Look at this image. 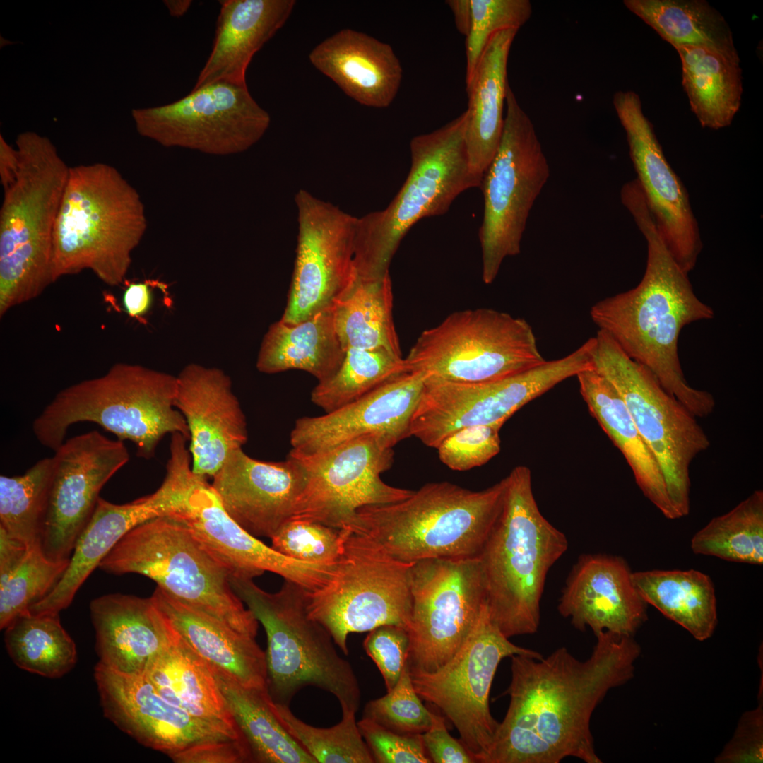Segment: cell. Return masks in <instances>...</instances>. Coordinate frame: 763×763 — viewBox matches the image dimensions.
<instances>
[{"label": "cell", "mask_w": 763, "mask_h": 763, "mask_svg": "<svg viewBox=\"0 0 763 763\" xmlns=\"http://www.w3.org/2000/svg\"><path fill=\"white\" fill-rule=\"evenodd\" d=\"M584 661L560 647L545 658L512 656L510 697L485 763H558L566 757L601 763L591 718L609 690L630 680L641 648L609 632Z\"/></svg>", "instance_id": "cell-1"}, {"label": "cell", "mask_w": 763, "mask_h": 763, "mask_svg": "<svg viewBox=\"0 0 763 763\" xmlns=\"http://www.w3.org/2000/svg\"><path fill=\"white\" fill-rule=\"evenodd\" d=\"M620 198L646 239L645 272L636 287L594 304L591 318L598 330L646 367L696 418L708 416L715 408V399L687 382L678 346L682 329L714 318V309L696 295L688 273L668 249L640 188L629 187Z\"/></svg>", "instance_id": "cell-2"}, {"label": "cell", "mask_w": 763, "mask_h": 763, "mask_svg": "<svg viewBox=\"0 0 763 763\" xmlns=\"http://www.w3.org/2000/svg\"><path fill=\"white\" fill-rule=\"evenodd\" d=\"M505 478L501 514L478 558L490 617L509 639L537 632L547 574L569 543L541 514L530 469L518 466Z\"/></svg>", "instance_id": "cell-3"}, {"label": "cell", "mask_w": 763, "mask_h": 763, "mask_svg": "<svg viewBox=\"0 0 763 763\" xmlns=\"http://www.w3.org/2000/svg\"><path fill=\"white\" fill-rule=\"evenodd\" d=\"M147 229L137 190L113 166L69 168L52 242V276L92 271L108 285L123 282Z\"/></svg>", "instance_id": "cell-4"}, {"label": "cell", "mask_w": 763, "mask_h": 763, "mask_svg": "<svg viewBox=\"0 0 763 763\" xmlns=\"http://www.w3.org/2000/svg\"><path fill=\"white\" fill-rule=\"evenodd\" d=\"M177 388L176 376L117 363L101 377L61 390L35 419L32 431L40 444L54 451L71 425L93 422L134 443L138 457L150 459L167 434L189 441L187 422L175 408Z\"/></svg>", "instance_id": "cell-5"}, {"label": "cell", "mask_w": 763, "mask_h": 763, "mask_svg": "<svg viewBox=\"0 0 763 763\" xmlns=\"http://www.w3.org/2000/svg\"><path fill=\"white\" fill-rule=\"evenodd\" d=\"M506 478L479 491L429 483L396 502L359 509L346 528L406 562L478 557L502 509Z\"/></svg>", "instance_id": "cell-6"}, {"label": "cell", "mask_w": 763, "mask_h": 763, "mask_svg": "<svg viewBox=\"0 0 763 763\" xmlns=\"http://www.w3.org/2000/svg\"><path fill=\"white\" fill-rule=\"evenodd\" d=\"M19 167L0 210V316L54 283V225L69 168L49 138L18 135Z\"/></svg>", "instance_id": "cell-7"}, {"label": "cell", "mask_w": 763, "mask_h": 763, "mask_svg": "<svg viewBox=\"0 0 763 763\" xmlns=\"http://www.w3.org/2000/svg\"><path fill=\"white\" fill-rule=\"evenodd\" d=\"M465 111L444 126L412 138L410 168L384 210L356 217L353 265L357 278H382L401 242L422 218L444 214L464 191L480 186L470 172Z\"/></svg>", "instance_id": "cell-8"}, {"label": "cell", "mask_w": 763, "mask_h": 763, "mask_svg": "<svg viewBox=\"0 0 763 763\" xmlns=\"http://www.w3.org/2000/svg\"><path fill=\"white\" fill-rule=\"evenodd\" d=\"M230 579L266 632L267 690L272 701L289 706L301 690L314 687L333 694L341 709L357 711L361 694L356 675L337 652L329 631L308 615L306 589L284 580L278 591L268 593L252 579Z\"/></svg>", "instance_id": "cell-9"}, {"label": "cell", "mask_w": 763, "mask_h": 763, "mask_svg": "<svg viewBox=\"0 0 763 763\" xmlns=\"http://www.w3.org/2000/svg\"><path fill=\"white\" fill-rule=\"evenodd\" d=\"M98 567L114 574H138L181 603L255 637L258 621L234 591L229 572L189 528L170 516L131 529Z\"/></svg>", "instance_id": "cell-10"}, {"label": "cell", "mask_w": 763, "mask_h": 763, "mask_svg": "<svg viewBox=\"0 0 763 763\" xmlns=\"http://www.w3.org/2000/svg\"><path fill=\"white\" fill-rule=\"evenodd\" d=\"M404 360L408 372L424 381L467 383L502 379L546 361L528 321L487 308L448 315L420 333Z\"/></svg>", "instance_id": "cell-11"}, {"label": "cell", "mask_w": 763, "mask_h": 763, "mask_svg": "<svg viewBox=\"0 0 763 763\" xmlns=\"http://www.w3.org/2000/svg\"><path fill=\"white\" fill-rule=\"evenodd\" d=\"M347 529L342 552L326 581L305 592L308 615L322 625L345 655L350 633L384 625L408 629L410 570L367 537Z\"/></svg>", "instance_id": "cell-12"}, {"label": "cell", "mask_w": 763, "mask_h": 763, "mask_svg": "<svg viewBox=\"0 0 763 763\" xmlns=\"http://www.w3.org/2000/svg\"><path fill=\"white\" fill-rule=\"evenodd\" d=\"M594 368L615 387L663 473L680 518L690 512V468L710 446L697 418L670 395L644 366L630 358L607 333L598 330L592 351Z\"/></svg>", "instance_id": "cell-13"}, {"label": "cell", "mask_w": 763, "mask_h": 763, "mask_svg": "<svg viewBox=\"0 0 763 763\" xmlns=\"http://www.w3.org/2000/svg\"><path fill=\"white\" fill-rule=\"evenodd\" d=\"M501 141L480 186L484 198L479 230L482 278L497 277L503 261L521 252L527 220L550 177L534 125L509 86Z\"/></svg>", "instance_id": "cell-14"}, {"label": "cell", "mask_w": 763, "mask_h": 763, "mask_svg": "<svg viewBox=\"0 0 763 763\" xmlns=\"http://www.w3.org/2000/svg\"><path fill=\"white\" fill-rule=\"evenodd\" d=\"M514 655L543 657L511 643L491 620L486 603L466 641L448 662L432 673L410 672L419 697L450 720L475 762H486L499 724L489 706L495 673L502 659Z\"/></svg>", "instance_id": "cell-15"}, {"label": "cell", "mask_w": 763, "mask_h": 763, "mask_svg": "<svg viewBox=\"0 0 763 763\" xmlns=\"http://www.w3.org/2000/svg\"><path fill=\"white\" fill-rule=\"evenodd\" d=\"M410 673H432L466 641L486 603L478 557L426 559L410 570Z\"/></svg>", "instance_id": "cell-16"}, {"label": "cell", "mask_w": 763, "mask_h": 763, "mask_svg": "<svg viewBox=\"0 0 763 763\" xmlns=\"http://www.w3.org/2000/svg\"><path fill=\"white\" fill-rule=\"evenodd\" d=\"M138 133L166 148L213 155L249 149L269 127V114L247 85L216 82L193 88L185 97L162 106L134 109Z\"/></svg>", "instance_id": "cell-17"}, {"label": "cell", "mask_w": 763, "mask_h": 763, "mask_svg": "<svg viewBox=\"0 0 763 763\" xmlns=\"http://www.w3.org/2000/svg\"><path fill=\"white\" fill-rule=\"evenodd\" d=\"M105 717L140 744L177 763H215L239 738L165 700L145 674L95 667Z\"/></svg>", "instance_id": "cell-18"}, {"label": "cell", "mask_w": 763, "mask_h": 763, "mask_svg": "<svg viewBox=\"0 0 763 763\" xmlns=\"http://www.w3.org/2000/svg\"><path fill=\"white\" fill-rule=\"evenodd\" d=\"M289 454L302 462L307 473L290 520L345 528L359 509L398 502L413 492L382 480L381 474L391 468L394 453L375 436L359 437L314 455Z\"/></svg>", "instance_id": "cell-19"}, {"label": "cell", "mask_w": 763, "mask_h": 763, "mask_svg": "<svg viewBox=\"0 0 763 763\" xmlns=\"http://www.w3.org/2000/svg\"><path fill=\"white\" fill-rule=\"evenodd\" d=\"M569 377L567 365L557 359L494 381H424L410 436L437 449L446 437L465 427L488 425L500 430L524 406Z\"/></svg>", "instance_id": "cell-20"}, {"label": "cell", "mask_w": 763, "mask_h": 763, "mask_svg": "<svg viewBox=\"0 0 763 763\" xmlns=\"http://www.w3.org/2000/svg\"><path fill=\"white\" fill-rule=\"evenodd\" d=\"M298 234L292 277L280 320L304 321L333 306L356 276V217L306 190L295 195Z\"/></svg>", "instance_id": "cell-21"}, {"label": "cell", "mask_w": 763, "mask_h": 763, "mask_svg": "<svg viewBox=\"0 0 763 763\" xmlns=\"http://www.w3.org/2000/svg\"><path fill=\"white\" fill-rule=\"evenodd\" d=\"M46 516L40 536L45 555L70 560L105 483L129 460L123 441L94 430L65 440L54 451Z\"/></svg>", "instance_id": "cell-22"}, {"label": "cell", "mask_w": 763, "mask_h": 763, "mask_svg": "<svg viewBox=\"0 0 763 763\" xmlns=\"http://www.w3.org/2000/svg\"><path fill=\"white\" fill-rule=\"evenodd\" d=\"M613 104L648 208L673 258L689 273L703 245L687 190L668 162L639 95L617 91Z\"/></svg>", "instance_id": "cell-23"}, {"label": "cell", "mask_w": 763, "mask_h": 763, "mask_svg": "<svg viewBox=\"0 0 763 763\" xmlns=\"http://www.w3.org/2000/svg\"><path fill=\"white\" fill-rule=\"evenodd\" d=\"M170 516L183 523L230 577L253 580L270 572L313 591L333 567L300 562L266 545L229 516L212 485L196 474L181 509Z\"/></svg>", "instance_id": "cell-24"}, {"label": "cell", "mask_w": 763, "mask_h": 763, "mask_svg": "<svg viewBox=\"0 0 763 763\" xmlns=\"http://www.w3.org/2000/svg\"><path fill=\"white\" fill-rule=\"evenodd\" d=\"M423 388L420 374L406 372L334 411L298 418L290 432V451L314 455L365 435L380 438L393 448L410 437L412 417Z\"/></svg>", "instance_id": "cell-25"}, {"label": "cell", "mask_w": 763, "mask_h": 763, "mask_svg": "<svg viewBox=\"0 0 763 763\" xmlns=\"http://www.w3.org/2000/svg\"><path fill=\"white\" fill-rule=\"evenodd\" d=\"M211 484L229 516L251 535L271 538L293 515L307 482L302 462L288 454L265 461L232 452Z\"/></svg>", "instance_id": "cell-26"}, {"label": "cell", "mask_w": 763, "mask_h": 763, "mask_svg": "<svg viewBox=\"0 0 763 763\" xmlns=\"http://www.w3.org/2000/svg\"><path fill=\"white\" fill-rule=\"evenodd\" d=\"M177 379L175 408L189 429L192 471L213 477L247 442L246 417L230 377L221 369L190 363Z\"/></svg>", "instance_id": "cell-27"}, {"label": "cell", "mask_w": 763, "mask_h": 763, "mask_svg": "<svg viewBox=\"0 0 763 763\" xmlns=\"http://www.w3.org/2000/svg\"><path fill=\"white\" fill-rule=\"evenodd\" d=\"M621 557H579L567 576L557 610L578 630L633 637L646 620V603L636 590Z\"/></svg>", "instance_id": "cell-28"}, {"label": "cell", "mask_w": 763, "mask_h": 763, "mask_svg": "<svg viewBox=\"0 0 763 763\" xmlns=\"http://www.w3.org/2000/svg\"><path fill=\"white\" fill-rule=\"evenodd\" d=\"M179 500L180 490L169 479H165L153 494L129 503L117 504L100 497L91 519L75 545L62 577L28 611L59 613L66 608L92 572L124 536L148 520L170 516L177 509Z\"/></svg>", "instance_id": "cell-29"}, {"label": "cell", "mask_w": 763, "mask_h": 763, "mask_svg": "<svg viewBox=\"0 0 763 763\" xmlns=\"http://www.w3.org/2000/svg\"><path fill=\"white\" fill-rule=\"evenodd\" d=\"M90 610L99 662L117 672L144 674L177 637L151 596L107 594Z\"/></svg>", "instance_id": "cell-30"}, {"label": "cell", "mask_w": 763, "mask_h": 763, "mask_svg": "<svg viewBox=\"0 0 763 763\" xmlns=\"http://www.w3.org/2000/svg\"><path fill=\"white\" fill-rule=\"evenodd\" d=\"M312 64L360 105L389 107L403 78V69L391 45L362 32L341 30L309 53Z\"/></svg>", "instance_id": "cell-31"}, {"label": "cell", "mask_w": 763, "mask_h": 763, "mask_svg": "<svg viewBox=\"0 0 763 763\" xmlns=\"http://www.w3.org/2000/svg\"><path fill=\"white\" fill-rule=\"evenodd\" d=\"M211 52L194 88L225 82L247 85L246 72L254 55L285 23L294 0L220 1Z\"/></svg>", "instance_id": "cell-32"}, {"label": "cell", "mask_w": 763, "mask_h": 763, "mask_svg": "<svg viewBox=\"0 0 763 763\" xmlns=\"http://www.w3.org/2000/svg\"><path fill=\"white\" fill-rule=\"evenodd\" d=\"M151 598L180 639L211 668L244 687L267 690L266 653L255 637L233 630L158 586Z\"/></svg>", "instance_id": "cell-33"}, {"label": "cell", "mask_w": 763, "mask_h": 763, "mask_svg": "<svg viewBox=\"0 0 763 763\" xmlns=\"http://www.w3.org/2000/svg\"><path fill=\"white\" fill-rule=\"evenodd\" d=\"M507 29L488 41L474 73L466 83L468 97L465 142L471 173L482 182L499 147L504 123L507 63L518 32Z\"/></svg>", "instance_id": "cell-34"}, {"label": "cell", "mask_w": 763, "mask_h": 763, "mask_svg": "<svg viewBox=\"0 0 763 763\" xmlns=\"http://www.w3.org/2000/svg\"><path fill=\"white\" fill-rule=\"evenodd\" d=\"M576 377L591 415L626 459L644 496L667 519L680 518L668 496L659 465L619 393L594 367Z\"/></svg>", "instance_id": "cell-35"}, {"label": "cell", "mask_w": 763, "mask_h": 763, "mask_svg": "<svg viewBox=\"0 0 763 763\" xmlns=\"http://www.w3.org/2000/svg\"><path fill=\"white\" fill-rule=\"evenodd\" d=\"M345 352L336 331L332 306L297 324L280 319L273 323L263 338L256 367L266 374L300 369L319 382L336 372Z\"/></svg>", "instance_id": "cell-36"}, {"label": "cell", "mask_w": 763, "mask_h": 763, "mask_svg": "<svg viewBox=\"0 0 763 763\" xmlns=\"http://www.w3.org/2000/svg\"><path fill=\"white\" fill-rule=\"evenodd\" d=\"M176 635L145 675L170 704L244 739L211 667Z\"/></svg>", "instance_id": "cell-37"}, {"label": "cell", "mask_w": 763, "mask_h": 763, "mask_svg": "<svg viewBox=\"0 0 763 763\" xmlns=\"http://www.w3.org/2000/svg\"><path fill=\"white\" fill-rule=\"evenodd\" d=\"M675 49L681 61L683 88L701 126L717 130L731 125L743 91L738 51L703 47Z\"/></svg>", "instance_id": "cell-38"}, {"label": "cell", "mask_w": 763, "mask_h": 763, "mask_svg": "<svg viewBox=\"0 0 763 763\" xmlns=\"http://www.w3.org/2000/svg\"><path fill=\"white\" fill-rule=\"evenodd\" d=\"M633 584L646 604L682 627L697 640L711 637L717 625L714 584L695 569L649 570L632 573Z\"/></svg>", "instance_id": "cell-39"}, {"label": "cell", "mask_w": 763, "mask_h": 763, "mask_svg": "<svg viewBox=\"0 0 763 763\" xmlns=\"http://www.w3.org/2000/svg\"><path fill=\"white\" fill-rule=\"evenodd\" d=\"M254 763H317L283 726L267 690L244 687L211 668Z\"/></svg>", "instance_id": "cell-40"}, {"label": "cell", "mask_w": 763, "mask_h": 763, "mask_svg": "<svg viewBox=\"0 0 763 763\" xmlns=\"http://www.w3.org/2000/svg\"><path fill=\"white\" fill-rule=\"evenodd\" d=\"M392 308L389 273L376 280L356 277L333 304L335 328L343 348L382 350L402 356Z\"/></svg>", "instance_id": "cell-41"}, {"label": "cell", "mask_w": 763, "mask_h": 763, "mask_svg": "<svg viewBox=\"0 0 763 763\" xmlns=\"http://www.w3.org/2000/svg\"><path fill=\"white\" fill-rule=\"evenodd\" d=\"M69 560L54 561L0 529V627L5 629L59 582Z\"/></svg>", "instance_id": "cell-42"}, {"label": "cell", "mask_w": 763, "mask_h": 763, "mask_svg": "<svg viewBox=\"0 0 763 763\" xmlns=\"http://www.w3.org/2000/svg\"><path fill=\"white\" fill-rule=\"evenodd\" d=\"M623 4L675 49L736 50L727 21L704 0H625Z\"/></svg>", "instance_id": "cell-43"}, {"label": "cell", "mask_w": 763, "mask_h": 763, "mask_svg": "<svg viewBox=\"0 0 763 763\" xmlns=\"http://www.w3.org/2000/svg\"><path fill=\"white\" fill-rule=\"evenodd\" d=\"M4 641L16 666L41 676L60 678L76 663V644L59 613L27 612L18 616L5 628Z\"/></svg>", "instance_id": "cell-44"}, {"label": "cell", "mask_w": 763, "mask_h": 763, "mask_svg": "<svg viewBox=\"0 0 763 763\" xmlns=\"http://www.w3.org/2000/svg\"><path fill=\"white\" fill-rule=\"evenodd\" d=\"M692 551L723 560L763 564V492L757 490L692 538Z\"/></svg>", "instance_id": "cell-45"}, {"label": "cell", "mask_w": 763, "mask_h": 763, "mask_svg": "<svg viewBox=\"0 0 763 763\" xmlns=\"http://www.w3.org/2000/svg\"><path fill=\"white\" fill-rule=\"evenodd\" d=\"M53 468L46 457L23 474L0 476V529L28 546L40 545Z\"/></svg>", "instance_id": "cell-46"}, {"label": "cell", "mask_w": 763, "mask_h": 763, "mask_svg": "<svg viewBox=\"0 0 763 763\" xmlns=\"http://www.w3.org/2000/svg\"><path fill=\"white\" fill-rule=\"evenodd\" d=\"M406 372L402 356L382 350L348 348L336 372L313 389L311 401L328 413Z\"/></svg>", "instance_id": "cell-47"}, {"label": "cell", "mask_w": 763, "mask_h": 763, "mask_svg": "<svg viewBox=\"0 0 763 763\" xmlns=\"http://www.w3.org/2000/svg\"><path fill=\"white\" fill-rule=\"evenodd\" d=\"M270 705L288 733L317 763L374 762L359 730L357 711L341 709L339 723L330 728H318L298 718L289 706L276 703L271 698Z\"/></svg>", "instance_id": "cell-48"}, {"label": "cell", "mask_w": 763, "mask_h": 763, "mask_svg": "<svg viewBox=\"0 0 763 763\" xmlns=\"http://www.w3.org/2000/svg\"><path fill=\"white\" fill-rule=\"evenodd\" d=\"M346 534V528L309 521L290 520L272 536L271 548L300 562L331 566L342 552Z\"/></svg>", "instance_id": "cell-49"}, {"label": "cell", "mask_w": 763, "mask_h": 763, "mask_svg": "<svg viewBox=\"0 0 763 763\" xmlns=\"http://www.w3.org/2000/svg\"><path fill=\"white\" fill-rule=\"evenodd\" d=\"M362 717L403 735L422 734L430 728L432 711L424 706L416 692L408 663L391 690L365 704Z\"/></svg>", "instance_id": "cell-50"}, {"label": "cell", "mask_w": 763, "mask_h": 763, "mask_svg": "<svg viewBox=\"0 0 763 763\" xmlns=\"http://www.w3.org/2000/svg\"><path fill=\"white\" fill-rule=\"evenodd\" d=\"M471 23L466 37V84L491 37L503 30H519L533 13L529 0H471Z\"/></svg>", "instance_id": "cell-51"}, {"label": "cell", "mask_w": 763, "mask_h": 763, "mask_svg": "<svg viewBox=\"0 0 763 763\" xmlns=\"http://www.w3.org/2000/svg\"><path fill=\"white\" fill-rule=\"evenodd\" d=\"M499 431L488 425L461 428L439 444L437 448L439 460L454 471L481 466L499 453Z\"/></svg>", "instance_id": "cell-52"}, {"label": "cell", "mask_w": 763, "mask_h": 763, "mask_svg": "<svg viewBox=\"0 0 763 763\" xmlns=\"http://www.w3.org/2000/svg\"><path fill=\"white\" fill-rule=\"evenodd\" d=\"M410 647L408 629L395 625L379 626L365 638L363 648L380 671L387 691L398 682L408 663Z\"/></svg>", "instance_id": "cell-53"}, {"label": "cell", "mask_w": 763, "mask_h": 763, "mask_svg": "<svg viewBox=\"0 0 763 763\" xmlns=\"http://www.w3.org/2000/svg\"><path fill=\"white\" fill-rule=\"evenodd\" d=\"M357 726L374 762H432L424 747L422 734H399L363 717L357 721Z\"/></svg>", "instance_id": "cell-54"}, {"label": "cell", "mask_w": 763, "mask_h": 763, "mask_svg": "<svg viewBox=\"0 0 763 763\" xmlns=\"http://www.w3.org/2000/svg\"><path fill=\"white\" fill-rule=\"evenodd\" d=\"M763 759L762 704L741 716L735 733L716 757L719 763H757Z\"/></svg>", "instance_id": "cell-55"}, {"label": "cell", "mask_w": 763, "mask_h": 763, "mask_svg": "<svg viewBox=\"0 0 763 763\" xmlns=\"http://www.w3.org/2000/svg\"><path fill=\"white\" fill-rule=\"evenodd\" d=\"M421 735L424 747L432 762H475L461 740L455 739L449 734L444 716L432 712V726Z\"/></svg>", "instance_id": "cell-56"}, {"label": "cell", "mask_w": 763, "mask_h": 763, "mask_svg": "<svg viewBox=\"0 0 763 763\" xmlns=\"http://www.w3.org/2000/svg\"><path fill=\"white\" fill-rule=\"evenodd\" d=\"M152 292L149 282L131 283L123 295V305L132 317L144 315L152 304Z\"/></svg>", "instance_id": "cell-57"}, {"label": "cell", "mask_w": 763, "mask_h": 763, "mask_svg": "<svg viewBox=\"0 0 763 763\" xmlns=\"http://www.w3.org/2000/svg\"><path fill=\"white\" fill-rule=\"evenodd\" d=\"M19 167L17 149H14L0 135V179L4 190L15 181Z\"/></svg>", "instance_id": "cell-58"}, {"label": "cell", "mask_w": 763, "mask_h": 763, "mask_svg": "<svg viewBox=\"0 0 763 763\" xmlns=\"http://www.w3.org/2000/svg\"><path fill=\"white\" fill-rule=\"evenodd\" d=\"M446 3L454 15L458 31L466 37L471 23V0H449Z\"/></svg>", "instance_id": "cell-59"}, {"label": "cell", "mask_w": 763, "mask_h": 763, "mask_svg": "<svg viewBox=\"0 0 763 763\" xmlns=\"http://www.w3.org/2000/svg\"><path fill=\"white\" fill-rule=\"evenodd\" d=\"M163 2L170 15L175 17H180L185 14L192 3L189 0H167Z\"/></svg>", "instance_id": "cell-60"}]
</instances>
